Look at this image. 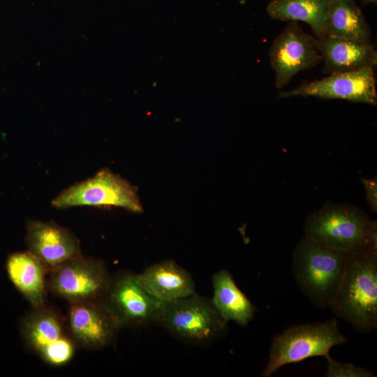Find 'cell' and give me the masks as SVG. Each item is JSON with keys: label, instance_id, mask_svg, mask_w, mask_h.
<instances>
[{"label": "cell", "instance_id": "cell-11", "mask_svg": "<svg viewBox=\"0 0 377 377\" xmlns=\"http://www.w3.org/2000/svg\"><path fill=\"white\" fill-rule=\"evenodd\" d=\"M374 70L367 67L357 71L330 74L321 80L304 82L293 89L280 91L279 97L314 96L374 105L377 103Z\"/></svg>", "mask_w": 377, "mask_h": 377}, {"label": "cell", "instance_id": "cell-7", "mask_svg": "<svg viewBox=\"0 0 377 377\" xmlns=\"http://www.w3.org/2000/svg\"><path fill=\"white\" fill-rule=\"evenodd\" d=\"M47 290L68 303L101 300L112 279L105 263L82 255L49 269Z\"/></svg>", "mask_w": 377, "mask_h": 377}, {"label": "cell", "instance_id": "cell-18", "mask_svg": "<svg viewBox=\"0 0 377 377\" xmlns=\"http://www.w3.org/2000/svg\"><path fill=\"white\" fill-rule=\"evenodd\" d=\"M329 6L330 0H272L267 11L274 20L307 23L321 40L327 33Z\"/></svg>", "mask_w": 377, "mask_h": 377}, {"label": "cell", "instance_id": "cell-19", "mask_svg": "<svg viewBox=\"0 0 377 377\" xmlns=\"http://www.w3.org/2000/svg\"><path fill=\"white\" fill-rule=\"evenodd\" d=\"M326 36L371 43L369 27L355 0H330Z\"/></svg>", "mask_w": 377, "mask_h": 377}, {"label": "cell", "instance_id": "cell-22", "mask_svg": "<svg viewBox=\"0 0 377 377\" xmlns=\"http://www.w3.org/2000/svg\"><path fill=\"white\" fill-rule=\"evenodd\" d=\"M362 3L367 4V3H376L377 0H361Z\"/></svg>", "mask_w": 377, "mask_h": 377}, {"label": "cell", "instance_id": "cell-14", "mask_svg": "<svg viewBox=\"0 0 377 377\" xmlns=\"http://www.w3.org/2000/svg\"><path fill=\"white\" fill-rule=\"evenodd\" d=\"M324 61L323 73L357 71L377 65V52L372 43L325 36L319 40Z\"/></svg>", "mask_w": 377, "mask_h": 377}, {"label": "cell", "instance_id": "cell-21", "mask_svg": "<svg viewBox=\"0 0 377 377\" xmlns=\"http://www.w3.org/2000/svg\"><path fill=\"white\" fill-rule=\"evenodd\" d=\"M365 188L367 201L373 212H377V180L374 179H362Z\"/></svg>", "mask_w": 377, "mask_h": 377}, {"label": "cell", "instance_id": "cell-8", "mask_svg": "<svg viewBox=\"0 0 377 377\" xmlns=\"http://www.w3.org/2000/svg\"><path fill=\"white\" fill-rule=\"evenodd\" d=\"M57 209L77 206H114L141 212L142 205L134 187L108 169L63 190L52 200Z\"/></svg>", "mask_w": 377, "mask_h": 377}, {"label": "cell", "instance_id": "cell-20", "mask_svg": "<svg viewBox=\"0 0 377 377\" xmlns=\"http://www.w3.org/2000/svg\"><path fill=\"white\" fill-rule=\"evenodd\" d=\"M369 369L358 367L351 363L336 361L332 357L327 360L325 377H374Z\"/></svg>", "mask_w": 377, "mask_h": 377}, {"label": "cell", "instance_id": "cell-5", "mask_svg": "<svg viewBox=\"0 0 377 377\" xmlns=\"http://www.w3.org/2000/svg\"><path fill=\"white\" fill-rule=\"evenodd\" d=\"M157 324L182 340L200 343L223 335L228 322L211 300L194 293L165 302Z\"/></svg>", "mask_w": 377, "mask_h": 377}, {"label": "cell", "instance_id": "cell-17", "mask_svg": "<svg viewBox=\"0 0 377 377\" xmlns=\"http://www.w3.org/2000/svg\"><path fill=\"white\" fill-rule=\"evenodd\" d=\"M212 302L221 316L228 323L247 325L254 318L257 308L237 287L231 274L221 269L212 276Z\"/></svg>", "mask_w": 377, "mask_h": 377}, {"label": "cell", "instance_id": "cell-10", "mask_svg": "<svg viewBox=\"0 0 377 377\" xmlns=\"http://www.w3.org/2000/svg\"><path fill=\"white\" fill-rule=\"evenodd\" d=\"M276 75V87L281 89L300 71L323 60L320 41L291 21L274 40L268 52Z\"/></svg>", "mask_w": 377, "mask_h": 377}, {"label": "cell", "instance_id": "cell-16", "mask_svg": "<svg viewBox=\"0 0 377 377\" xmlns=\"http://www.w3.org/2000/svg\"><path fill=\"white\" fill-rule=\"evenodd\" d=\"M9 279L31 307L45 304L48 267L29 251L15 252L6 260Z\"/></svg>", "mask_w": 377, "mask_h": 377}, {"label": "cell", "instance_id": "cell-2", "mask_svg": "<svg viewBox=\"0 0 377 377\" xmlns=\"http://www.w3.org/2000/svg\"><path fill=\"white\" fill-rule=\"evenodd\" d=\"M349 254L306 237L297 244L293 256V276L317 308H329L334 300Z\"/></svg>", "mask_w": 377, "mask_h": 377}, {"label": "cell", "instance_id": "cell-15", "mask_svg": "<svg viewBox=\"0 0 377 377\" xmlns=\"http://www.w3.org/2000/svg\"><path fill=\"white\" fill-rule=\"evenodd\" d=\"M137 276L153 296L164 303L195 293L191 274L172 260L152 264Z\"/></svg>", "mask_w": 377, "mask_h": 377}, {"label": "cell", "instance_id": "cell-9", "mask_svg": "<svg viewBox=\"0 0 377 377\" xmlns=\"http://www.w3.org/2000/svg\"><path fill=\"white\" fill-rule=\"evenodd\" d=\"M20 332L27 346L49 364L64 361L75 348L66 318L46 304L25 314Z\"/></svg>", "mask_w": 377, "mask_h": 377}, {"label": "cell", "instance_id": "cell-1", "mask_svg": "<svg viewBox=\"0 0 377 377\" xmlns=\"http://www.w3.org/2000/svg\"><path fill=\"white\" fill-rule=\"evenodd\" d=\"M357 331L377 327V249L350 253L337 294L329 307Z\"/></svg>", "mask_w": 377, "mask_h": 377}, {"label": "cell", "instance_id": "cell-6", "mask_svg": "<svg viewBox=\"0 0 377 377\" xmlns=\"http://www.w3.org/2000/svg\"><path fill=\"white\" fill-rule=\"evenodd\" d=\"M101 300L120 328L157 324L164 304L127 272L112 276Z\"/></svg>", "mask_w": 377, "mask_h": 377}, {"label": "cell", "instance_id": "cell-13", "mask_svg": "<svg viewBox=\"0 0 377 377\" xmlns=\"http://www.w3.org/2000/svg\"><path fill=\"white\" fill-rule=\"evenodd\" d=\"M25 242L30 253L51 269L82 255L80 242L68 228L54 222L30 220L27 223Z\"/></svg>", "mask_w": 377, "mask_h": 377}, {"label": "cell", "instance_id": "cell-4", "mask_svg": "<svg viewBox=\"0 0 377 377\" xmlns=\"http://www.w3.org/2000/svg\"><path fill=\"white\" fill-rule=\"evenodd\" d=\"M347 341L336 319L289 327L272 338L261 376L269 377L281 367L307 358L322 356L327 360L332 347Z\"/></svg>", "mask_w": 377, "mask_h": 377}, {"label": "cell", "instance_id": "cell-12", "mask_svg": "<svg viewBox=\"0 0 377 377\" xmlns=\"http://www.w3.org/2000/svg\"><path fill=\"white\" fill-rule=\"evenodd\" d=\"M66 322L77 346L89 350L111 345L121 329L101 299L69 303Z\"/></svg>", "mask_w": 377, "mask_h": 377}, {"label": "cell", "instance_id": "cell-3", "mask_svg": "<svg viewBox=\"0 0 377 377\" xmlns=\"http://www.w3.org/2000/svg\"><path fill=\"white\" fill-rule=\"evenodd\" d=\"M306 238L348 253L377 249V223L350 205L327 204L304 225Z\"/></svg>", "mask_w": 377, "mask_h": 377}]
</instances>
